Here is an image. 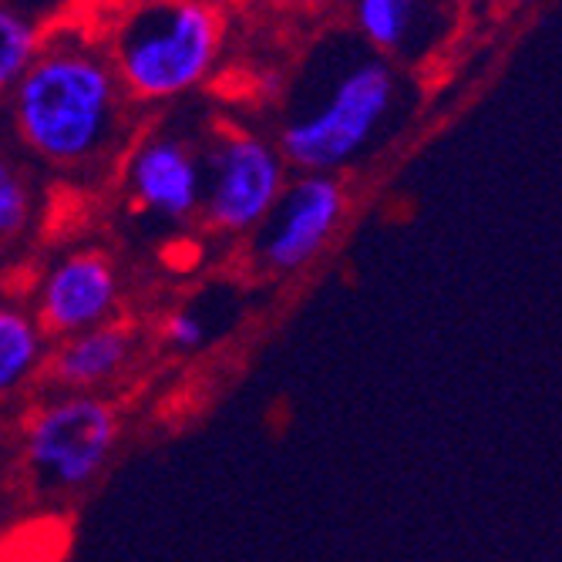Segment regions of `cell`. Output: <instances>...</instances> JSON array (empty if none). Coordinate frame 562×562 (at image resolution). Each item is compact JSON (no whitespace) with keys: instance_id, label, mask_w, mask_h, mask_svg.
<instances>
[{"instance_id":"3","label":"cell","mask_w":562,"mask_h":562,"mask_svg":"<svg viewBox=\"0 0 562 562\" xmlns=\"http://www.w3.org/2000/svg\"><path fill=\"white\" fill-rule=\"evenodd\" d=\"M397 75L381 58H357L280 132V151L303 169L327 176L371 145L394 109Z\"/></svg>"},{"instance_id":"14","label":"cell","mask_w":562,"mask_h":562,"mask_svg":"<svg viewBox=\"0 0 562 562\" xmlns=\"http://www.w3.org/2000/svg\"><path fill=\"white\" fill-rule=\"evenodd\" d=\"M166 340L176 350H199L202 340H206V327H202V321L195 314L176 311L166 317Z\"/></svg>"},{"instance_id":"13","label":"cell","mask_w":562,"mask_h":562,"mask_svg":"<svg viewBox=\"0 0 562 562\" xmlns=\"http://www.w3.org/2000/svg\"><path fill=\"white\" fill-rule=\"evenodd\" d=\"M31 220V189L27 182L14 172L11 162L0 169V233L4 239L18 236Z\"/></svg>"},{"instance_id":"10","label":"cell","mask_w":562,"mask_h":562,"mask_svg":"<svg viewBox=\"0 0 562 562\" xmlns=\"http://www.w3.org/2000/svg\"><path fill=\"white\" fill-rule=\"evenodd\" d=\"M41 330L37 324L21 314V311H8L0 314V387L14 391L41 361Z\"/></svg>"},{"instance_id":"6","label":"cell","mask_w":562,"mask_h":562,"mask_svg":"<svg viewBox=\"0 0 562 562\" xmlns=\"http://www.w3.org/2000/svg\"><path fill=\"white\" fill-rule=\"evenodd\" d=\"M344 189L330 176L306 172L290 182L257 233V252L267 270H300L327 246L344 220Z\"/></svg>"},{"instance_id":"1","label":"cell","mask_w":562,"mask_h":562,"mask_svg":"<svg viewBox=\"0 0 562 562\" xmlns=\"http://www.w3.org/2000/svg\"><path fill=\"white\" fill-rule=\"evenodd\" d=\"M18 138L37 159L81 169L105 159L128 125V91L105 47L55 31L11 88Z\"/></svg>"},{"instance_id":"12","label":"cell","mask_w":562,"mask_h":562,"mask_svg":"<svg viewBox=\"0 0 562 562\" xmlns=\"http://www.w3.org/2000/svg\"><path fill=\"white\" fill-rule=\"evenodd\" d=\"M41 47L44 41L34 21L24 11L4 8V14H0V85L14 88L34 68Z\"/></svg>"},{"instance_id":"5","label":"cell","mask_w":562,"mask_h":562,"mask_svg":"<svg viewBox=\"0 0 562 562\" xmlns=\"http://www.w3.org/2000/svg\"><path fill=\"white\" fill-rule=\"evenodd\" d=\"M283 151L260 135H223L206 166V216L223 233L260 229L280 202Z\"/></svg>"},{"instance_id":"2","label":"cell","mask_w":562,"mask_h":562,"mask_svg":"<svg viewBox=\"0 0 562 562\" xmlns=\"http://www.w3.org/2000/svg\"><path fill=\"white\" fill-rule=\"evenodd\" d=\"M220 37L210 0H138L109 34V58L135 101H166L213 71Z\"/></svg>"},{"instance_id":"15","label":"cell","mask_w":562,"mask_h":562,"mask_svg":"<svg viewBox=\"0 0 562 562\" xmlns=\"http://www.w3.org/2000/svg\"><path fill=\"white\" fill-rule=\"evenodd\" d=\"M317 4H321V0H317Z\"/></svg>"},{"instance_id":"9","label":"cell","mask_w":562,"mask_h":562,"mask_svg":"<svg viewBox=\"0 0 562 562\" xmlns=\"http://www.w3.org/2000/svg\"><path fill=\"white\" fill-rule=\"evenodd\" d=\"M132 353V337L122 327H94L65 340L50 361V378L61 387L88 391L112 381Z\"/></svg>"},{"instance_id":"4","label":"cell","mask_w":562,"mask_h":562,"mask_svg":"<svg viewBox=\"0 0 562 562\" xmlns=\"http://www.w3.org/2000/svg\"><path fill=\"white\" fill-rule=\"evenodd\" d=\"M119 438L115 412L91 394H68L44 404L24 428L31 472L47 488H81L101 469Z\"/></svg>"},{"instance_id":"11","label":"cell","mask_w":562,"mask_h":562,"mask_svg":"<svg viewBox=\"0 0 562 562\" xmlns=\"http://www.w3.org/2000/svg\"><path fill=\"white\" fill-rule=\"evenodd\" d=\"M418 21V0H357V27L381 47L397 50L407 44Z\"/></svg>"},{"instance_id":"7","label":"cell","mask_w":562,"mask_h":562,"mask_svg":"<svg viewBox=\"0 0 562 562\" xmlns=\"http://www.w3.org/2000/svg\"><path fill=\"white\" fill-rule=\"evenodd\" d=\"M119 296L115 273L98 252H78L50 270L41 286V324L50 334H85L105 327Z\"/></svg>"},{"instance_id":"8","label":"cell","mask_w":562,"mask_h":562,"mask_svg":"<svg viewBox=\"0 0 562 562\" xmlns=\"http://www.w3.org/2000/svg\"><path fill=\"white\" fill-rule=\"evenodd\" d=\"M128 189L142 210L186 220L206 202V172L179 138H148L128 162Z\"/></svg>"}]
</instances>
